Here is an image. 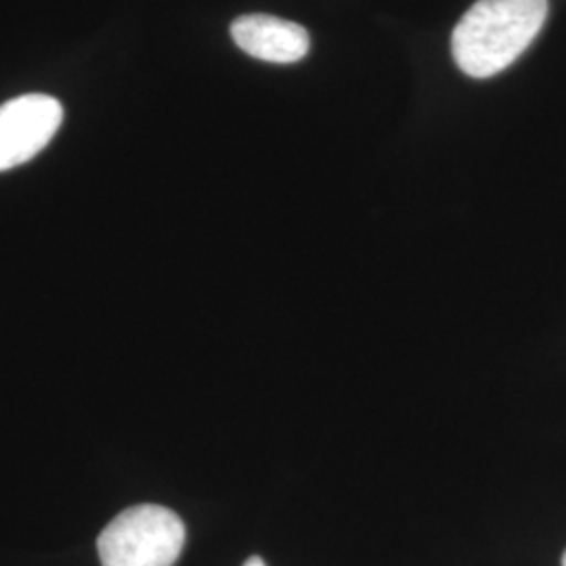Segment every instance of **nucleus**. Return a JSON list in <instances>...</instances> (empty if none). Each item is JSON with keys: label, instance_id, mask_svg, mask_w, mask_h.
<instances>
[{"label": "nucleus", "instance_id": "4", "mask_svg": "<svg viewBox=\"0 0 566 566\" xmlns=\"http://www.w3.org/2000/svg\"><path fill=\"white\" fill-rule=\"evenodd\" d=\"M231 39L254 60L296 63L308 55L311 41L303 25L275 15H242L231 23Z\"/></svg>", "mask_w": 566, "mask_h": 566}, {"label": "nucleus", "instance_id": "3", "mask_svg": "<svg viewBox=\"0 0 566 566\" xmlns=\"http://www.w3.org/2000/svg\"><path fill=\"white\" fill-rule=\"evenodd\" d=\"M63 122L55 97L30 93L0 105V172L36 158Z\"/></svg>", "mask_w": 566, "mask_h": 566}, {"label": "nucleus", "instance_id": "2", "mask_svg": "<svg viewBox=\"0 0 566 566\" xmlns=\"http://www.w3.org/2000/svg\"><path fill=\"white\" fill-rule=\"evenodd\" d=\"M179 514L156 504L128 507L97 539L103 566H172L185 547Z\"/></svg>", "mask_w": 566, "mask_h": 566}, {"label": "nucleus", "instance_id": "6", "mask_svg": "<svg viewBox=\"0 0 566 566\" xmlns=\"http://www.w3.org/2000/svg\"><path fill=\"white\" fill-rule=\"evenodd\" d=\"M563 566H566V552H565V556H563Z\"/></svg>", "mask_w": 566, "mask_h": 566}, {"label": "nucleus", "instance_id": "5", "mask_svg": "<svg viewBox=\"0 0 566 566\" xmlns=\"http://www.w3.org/2000/svg\"><path fill=\"white\" fill-rule=\"evenodd\" d=\"M243 566H266L264 565L263 560L259 558V556H252V558H248L245 563H243Z\"/></svg>", "mask_w": 566, "mask_h": 566}, {"label": "nucleus", "instance_id": "1", "mask_svg": "<svg viewBox=\"0 0 566 566\" xmlns=\"http://www.w3.org/2000/svg\"><path fill=\"white\" fill-rule=\"evenodd\" d=\"M547 0H479L451 36V53L465 76L483 81L504 72L537 39Z\"/></svg>", "mask_w": 566, "mask_h": 566}]
</instances>
